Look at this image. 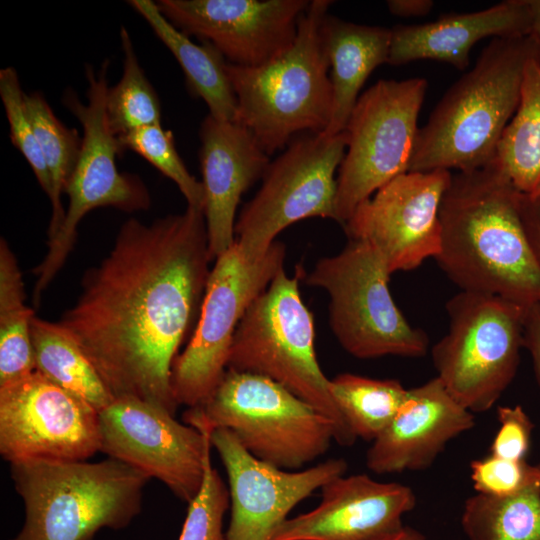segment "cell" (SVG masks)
I'll use <instances>...</instances> for the list:
<instances>
[{
  "instance_id": "cell-1",
  "label": "cell",
  "mask_w": 540,
  "mask_h": 540,
  "mask_svg": "<svg viewBox=\"0 0 540 540\" xmlns=\"http://www.w3.org/2000/svg\"><path fill=\"white\" fill-rule=\"evenodd\" d=\"M211 261L203 210L187 205L150 224L128 219L108 255L84 273L58 323L115 399L175 414L172 367L196 326Z\"/></svg>"
},
{
  "instance_id": "cell-2",
  "label": "cell",
  "mask_w": 540,
  "mask_h": 540,
  "mask_svg": "<svg viewBox=\"0 0 540 540\" xmlns=\"http://www.w3.org/2000/svg\"><path fill=\"white\" fill-rule=\"evenodd\" d=\"M522 194L491 161L458 172L440 207L441 248L434 258L463 291L540 303V266L521 214Z\"/></svg>"
},
{
  "instance_id": "cell-3",
  "label": "cell",
  "mask_w": 540,
  "mask_h": 540,
  "mask_svg": "<svg viewBox=\"0 0 540 540\" xmlns=\"http://www.w3.org/2000/svg\"><path fill=\"white\" fill-rule=\"evenodd\" d=\"M540 58L531 35L493 38L419 129L409 171L475 170L489 164L520 102L525 68Z\"/></svg>"
},
{
  "instance_id": "cell-4",
  "label": "cell",
  "mask_w": 540,
  "mask_h": 540,
  "mask_svg": "<svg viewBox=\"0 0 540 540\" xmlns=\"http://www.w3.org/2000/svg\"><path fill=\"white\" fill-rule=\"evenodd\" d=\"M331 4L310 1L294 43L272 61L256 67L228 62L237 102L235 122L248 129L269 156L300 133L321 134L329 125L333 93L321 27Z\"/></svg>"
},
{
  "instance_id": "cell-5",
  "label": "cell",
  "mask_w": 540,
  "mask_h": 540,
  "mask_svg": "<svg viewBox=\"0 0 540 540\" xmlns=\"http://www.w3.org/2000/svg\"><path fill=\"white\" fill-rule=\"evenodd\" d=\"M25 521L10 540H92L126 528L142 508L150 479L114 458L100 462L26 460L10 463Z\"/></svg>"
},
{
  "instance_id": "cell-6",
  "label": "cell",
  "mask_w": 540,
  "mask_h": 540,
  "mask_svg": "<svg viewBox=\"0 0 540 540\" xmlns=\"http://www.w3.org/2000/svg\"><path fill=\"white\" fill-rule=\"evenodd\" d=\"M299 275L281 269L241 319L227 369L266 377L307 402L335 428V441L349 447L356 437L330 391L314 347L313 316L299 290Z\"/></svg>"
},
{
  "instance_id": "cell-7",
  "label": "cell",
  "mask_w": 540,
  "mask_h": 540,
  "mask_svg": "<svg viewBox=\"0 0 540 540\" xmlns=\"http://www.w3.org/2000/svg\"><path fill=\"white\" fill-rule=\"evenodd\" d=\"M188 425L226 428L254 457L298 470L335 440L333 423L307 402L266 377L227 369L209 400L188 408Z\"/></svg>"
},
{
  "instance_id": "cell-8",
  "label": "cell",
  "mask_w": 540,
  "mask_h": 540,
  "mask_svg": "<svg viewBox=\"0 0 540 540\" xmlns=\"http://www.w3.org/2000/svg\"><path fill=\"white\" fill-rule=\"evenodd\" d=\"M448 333L431 350L437 378L473 414L491 409L513 381L527 308L503 297L463 291L446 305Z\"/></svg>"
},
{
  "instance_id": "cell-9",
  "label": "cell",
  "mask_w": 540,
  "mask_h": 540,
  "mask_svg": "<svg viewBox=\"0 0 540 540\" xmlns=\"http://www.w3.org/2000/svg\"><path fill=\"white\" fill-rule=\"evenodd\" d=\"M390 276L371 245L352 239L340 253L318 260L305 276L309 286L328 292L333 334L356 358H418L428 351L425 332L413 327L396 306L388 287Z\"/></svg>"
},
{
  "instance_id": "cell-10",
  "label": "cell",
  "mask_w": 540,
  "mask_h": 540,
  "mask_svg": "<svg viewBox=\"0 0 540 540\" xmlns=\"http://www.w3.org/2000/svg\"><path fill=\"white\" fill-rule=\"evenodd\" d=\"M109 61L98 72L86 67L87 102L83 103L74 91L63 96L65 107L80 122L83 129L80 155L64 193L69 197L64 221L48 241L44 259L33 270L37 279L33 299L40 301L42 293L62 269L77 238L82 218L98 207H114L125 212L150 207L149 191L142 180L117 169L116 158L123 150L107 121L105 96L108 88Z\"/></svg>"
},
{
  "instance_id": "cell-11",
  "label": "cell",
  "mask_w": 540,
  "mask_h": 540,
  "mask_svg": "<svg viewBox=\"0 0 540 540\" xmlns=\"http://www.w3.org/2000/svg\"><path fill=\"white\" fill-rule=\"evenodd\" d=\"M285 245L275 241L259 258L235 244L214 261L190 340L176 357L171 387L178 405L205 404L227 371L236 329L253 301L284 268Z\"/></svg>"
},
{
  "instance_id": "cell-12",
  "label": "cell",
  "mask_w": 540,
  "mask_h": 540,
  "mask_svg": "<svg viewBox=\"0 0 540 540\" xmlns=\"http://www.w3.org/2000/svg\"><path fill=\"white\" fill-rule=\"evenodd\" d=\"M427 86L420 77L379 80L359 96L345 128L347 147L336 177L340 224L379 188L409 171Z\"/></svg>"
},
{
  "instance_id": "cell-13",
  "label": "cell",
  "mask_w": 540,
  "mask_h": 540,
  "mask_svg": "<svg viewBox=\"0 0 540 540\" xmlns=\"http://www.w3.org/2000/svg\"><path fill=\"white\" fill-rule=\"evenodd\" d=\"M346 147V131L330 138L304 133L269 163L261 187L235 224V242L246 256L261 257L281 231L303 219L336 221L335 172Z\"/></svg>"
},
{
  "instance_id": "cell-14",
  "label": "cell",
  "mask_w": 540,
  "mask_h": 540,
  "mask_svg": "<svg viewBox=\"0 0 540 540\" xmlns=\"http://www.w3.org/2000/svg\"><path fill=\"white\" fill-rule=\"evenodd\" d=\"M100 451L164 483L190 503L201 489L211 433L175 420L164 408L118 398L99 412Z\"/></svg>"
},
{
  "instance_id": "cell-15",
  "label": "cell",
  "mask_w": 540,
  "mask_h": 540,
  "mask_svg": "<svg viewBox=\"0 0 540 540\" xmlns=\"http://www.w3.org/2000/svg\"><path fill=\"white\" fill-rule=\"evenodd\" d=\"M100 451L99 412L39 372L0 386V454L85 461Z\"/></svg>"
},
{
  "instance_id": "cell-16",
  "label": "cell",
  "mask_w": 540,
  "mask_h": 540,
  "mask_svg": "<svg viewBox=\"0 0 540 540\" xmlns=\"http://www.w3.org/2000/svg\"><path fill=\"white\" fill-rule=\"evenodd\" d=\"M451 179L442 169L395 177L355 209L346 234L371 245L391 274L416 269L440 251V207Z\"/></svg>"
},
{
  "instance_id": "cell-17",
  "label": "cell",
  "mask_w": 540,
  "mask_h": 540,
  "mask_svg": "<svg viewBox=\"0 0 540 540\" xmlns=\"http://www.w3.org/2000/svg\"><path fill=\"white\" fill-rule=\"evenodd\" d=\"M160 12L187 36L213 45L227 62L256 67L294 43L308 0H158Z\"/></svg>"
},
{
  "instance_id": "cell-18",
  "label": "cell",
  "mask_w": 540,
  "mask_h": 540,
  "mask_svg": "<svg viewBox=\"0 0 540 540\" xmlns=\"http://www.w3.org/2000/svg\"><path fill=\"white\" fill-rule=\"evenodd\" d=\"M226 469L231 517L226 540H270L289 512L323 485L345 474L347 462L331 458L301 471H289L250 454L226 428L211 433Z\"/></svg>"
},
{
  "instance_id": "cell-19",
  "label": "cell",
  "mask_w": 540,
  "mask_h": 540,
  "mask_svg": "<svg viewBox=\"0 0 540 540\" xmlns=\"http://www.w3.org/2000/svg\"><path fill=\"white\" fill-rule=\"evenodd\" d=\"M416 502L407 485L342 475L321 487L315 509L287 518L270 540H386L404 527Z\"/></svg>"
},
{
  "instance_id": "cell-20",
  "label": "cell",
  "mask_w": 540,
  "mask_h": 540,
  "mask_svg": "<svg viewBox=\"0 0 540 540\" xmlns=\"http://www.w3.org/2000/svg\"><path fill=\"white\" fill-rule=\"evenodd\" d=\"M199 132L203 213L209 255L215 261L235 244L237 206L263 177L270 160L251 132L235 121L208 115Z\"/></svg>"
},
{
  "instance_id": "cell-21",
  "label": "cell",
  "mask_w": 540,
  "mask_h": 540,
  "mask_svg": "<svg viewBox=\"0 0 540 540\" xmlns=\"http://www.w3.org/2000/svg\"><path fill=\"white\" fill-rule=\"evenodd\" d=\"M474 424L473 413L434 377L408 389L397 413L368 449L366 466L376 474L427 469L452 439Z\"/></svg>"
},
{
  "instance_id": "cell-22",
  "label": "cell",
  "mask_w": 540,
  "mask_h": 540,
  "mask_svg": "<svg viewBox=\"0 0 540 540\" xmlns=\"http://www.w3.org/2000/svg\"><path fill=\"white\" fill-rule=\"evenodd\" d=\"M530 29L528 0H507L481 11L446 14L420 25H397L391 28L387 63L435 60L464 70L472 47L481 39L522 37L529 35Z\"/></svg>"
},
{
  "instance_id": "cell-23",
  "label": "cell",
  "mask_w": 540,
  "mask_h": 540,
  "mask_svg": "<svg viewBox=\"0 0 540 540\" xmlns=\"http://www.w3.org/2000/svg\"><path fill=\"white\" fill-rule=\"evenodd\" d=\"M321 31L333 93L332 116L321 135L330 138L345 131L365 81L387 63L392 32L391 28L355 24L329 14Z\"/></svg>"
},
{
  "instance_id": "cell-24",
  "label": "cell",
  "mask_w": 540,
  "mask_h": 540,
  "mask_svg": "<svg viewBox=\"0 0 540 540\" xmlns=\"http://www.w3.org/2000/svg\"><path fill=\"white\" fill-rule=\"evenodd\" d=\"M128 3L149 24L155 35L173 54L182 68L192 93L209 108V115L235 121L237 102L228 76V62L210 43L196 44L176 28L151 0Z\"/></svg>"
},
{
  "instance_id": "cell-25",
  "label": "cell",
  "mask_w": 540,
  "mask_h": 540,
  "mask_svg": "<svg viewBox=\"0 0 540 540\" xmlns=\"http://www.w3.org/2000/svg\"><path fill=\"white\" fill-rule=\"evenodd\" d=\"M35 370L101 412L114 400L98 371L79 344L59 325L31 320Z\"/></svg>"
},
{
  "instance_id": "cell-26",
  "label": "cell",
  "mask_w": 540,
  "mask_h": 540,
  "mask_svg": "<svg viewBox=\"0 0 540 540\" xmlns=\"http://www.w3.org/2000/svg\"><path fill=\"white\" fill-rule=\"evenodd\" d=\"M492 161L521 194L540 192V58L525 68L519 105Z\"/></svg>"
},
{
  "instance_id": "cell-27",
  "label": "cell",
  "mask_w": 540,
  "mask_h": 540,
  "mask_svg": "<svg viewBox=\"0 0 540 540\" xmlns=\"http://www.w3.org/2000/svg\"><path fill=\"white\" fill-rule=\"evenodd\" d=\"M17 259L4 238L0 240V386L20 380L35 370L31 320Z\"/></svg>"
},
{
  "instance_id": "cell-28",
  "label": "cell",
  "mask_w": 540,
  "mask_h": 540,
  "mask_svg": "<svg viewBox=\"0 0 540 540\" xmlns=\"http://www.w3.org/2000/svg\"><path fill=\"white\" fill-rule=\"evenodd\" d=\"M461 526L468 540H540V482L510 496H470Z\"/></svg>"
},
{
  "instance_id": "cell-29",
  "label": "cell",
  "mask_w": 540,
  "mask_h": 540,
  "mask_svg": "<svg viewBox=\"0 0 540 540\" xmlns=\"http://www.w3.org/2000/svg\"><path fill=\"white\" fill-rule=\"evenodd\" d=\"M330 391L354 436L371 442L389 425L408 393L398 380L352 373L330 379Z\"/></svg>"
},
{
  "instance_id": "cell-30",
  "label": "cell",
  "mask_w": 540,
  "mask_h": 540,
  "mask_svg": "<svg viewBox=\"0 0 540 540\" xmlns=\"http://www.w3.org/2000/svg\"><path fill=\"white\" fill-rule=\"evenodd\" d=\"M25 105L51 178L49 241L55 237L65 218L61 198L76 167L82 138L57 118L41 93H25Z\"/></svg>"
},
{
  "instance_id": "cell-31",
  "label": "cell",
  "mask_w": 540,
  "mask_h": 540,
  "mask_svg": "<svg viewBox=\"0 0 540 540\" xmlns=\"http://www.w3.org/2000/svg\"><path fill=\"white\" fill-rule=\"evenodd\" d=\"M120 40L122 75L114 86H108L105 96L108 125L117 137L142 127L161 124L159 98L139 64L125 27L120 29Z\"/></svg>"
},
{
  "instance_id": "cell-32",
  "label": "cell",
  "mask_w": 540,
  "mask_h": 540,
  "mask_svg": "<svg viewBox=\"0 0 540 540\" xmlns=\"http://www.w3.org/2000/svg\"><path fill=\"white\" fill-rule=\"evenodd\" d=\"M122 150L139 154L179 188L188 206L203 210L204 189L186 168L177 152L173 134L161 124L146 126L118 137Z\"/></svg>"
},
{
  "instance_id": "cell-33",
  "label": "cell",
  "mask_w": 540,
  "mask_h": 540,
  "mask_svg": "<svg viewBox=\"0 0 540 540\" xmlns=\"http://www.w3.org/2000/svg\"><path fill=\"white\" fill-rule=\"evenodd\" d=\"M0 96L10 128L13 145L29 163L43 191L50 198V173L25 105V93L13 67L0 70Z\"/></svg>"
},
{
  "instance_id": "cell-34",
  "label": "cell",
  "mask_w": 540,
  "mask_h": 540,
  "mask_svg": "<svg viewBox=\"0 0 540 540\" xmlns=\"http://www.w3.org/2000/svg\"><path fill=\"white\" fill-rule=\"evenodd\" d=\"M209 450L205 458L200 491L188 504L187 515L178 540H226L223 519L230 494L219 473L211 464Z\"/></svg>"
},
{
  "instance_id": "cell-35",
  "label": "cell",
  "mask_w": 540,
  "mask_h": 540,
  "mask_svg": "<svg viewBox=\"0 0 540 540\" xmlns=\"http://www.w3.org/2000/svg\"><path fill=\"white\" fill-rule=\"evenodd\" d=\"M471 480L477 493L505 497L540 482L537 465L490 454L470 462Z\"/></svg>"
},
{
  "instance_id": "cell-36",
  "label": "cell",
  "mask_w": 540,
  "mask_h": 540,
  "mask_svg": "<svg viewBox=\"0 0 540 540\" xmlns=\"http://www.w3.org/2000/svg\"><path fill=\"white\" fill-rule=\"evenodd\" d=\"M499 428L490 445V454L509 459L526 460L534 424L520 405L497 409Z\"/></svg>"
},
{
  "instance_id": "cell-37",
  "label": "cell",
  "mask_w": 540,
  "mask_h": 540,
  "mask_svg": "<svg viewBox=\"0 0 540 540\" xmlns=\"http://www.w3.org/2000/svg\"><path fill=\"white\" fill-rule=\"evenodd\" d=\"M521 214L528 241L540 266V192L522 194Z\"/></svg>"
},
{
  "instance_id": "cell-38",
  "label": "cell",
  "mask_w": 540,
  "mask_h": 540,
  "mask_svg": "<svg viewBox=\"0 0 540 540\" xmlns=\"http://www.w3.org/2000/svg\"><path fill=\"white\" fill-rule=\"evenodd\" d=\"M523 345L531 355L540 385V303H536L526 310Z\"/></svg>"
},
{
  "instance_id": "cell-39",
  "label": "cell",
  "mask_w": 540,
  "mask_h": 540,
  "mask_svg": "<svg viewBox=\"0 0 540 540\" xmlns=\"http://www.w3.org/2000/svg\"><path fill=\"white\" fill-rule=\"evenodd\" d=\"M430 0H389L387 7L391 14L401 17H414L427 15L432 7Z\"/></svg>"
},
{
  "instance_id": "cell-40",
  "label": "cell",
  "mask_w": 540,
  "mask_h": 540,
  "mask_svg": "<svg viewBox=\"0 0 540 540\" xmlns=\"http://www.w3.org/2000/svg\"><path fill=\"white\" fill-rule=\"evenodd\" d=\"M531 13L530 34L540 45V0H528Z\"/></svg>"
},
{
  "instance_id": "cell-41",
  "label": "cell",
  "mask_w": 540,
  "mask_h": 540,
  "mask_svg": "<svg viewBox=\"0 0 540 540\" xmlns=\"http://www.w3.org/2000/svg\"><path fill=\"white\" fill-rule=\"evenodd\" d=\"M386 540H425V536L410 526H404L399 532Z\"/></svg>"
},
{
  "instance_id": "cell-42",
  "label": "cell",
  "mask_w": 540,
  "mask_h": 540,
  "mask_svg": "<svg viewBox=\"0 0 540 540\" xmlns=\"http://www.w3.org/2000/svg\"><path fill=\"white\" fill-rule=\"evenodd\" d=\"M537 466H538V469H539V472H540V464H538Z\"/></svg>"
}]
</instances>
